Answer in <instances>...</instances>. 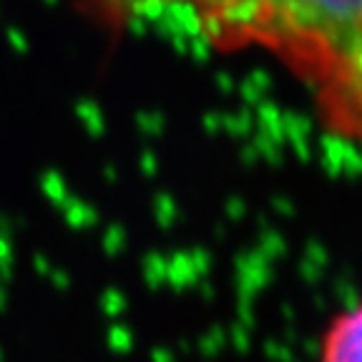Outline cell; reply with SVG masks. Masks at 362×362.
I'll return each mask as SVG.
<instances>
[{"label": "cell", "mask_w": 362, "mask_h": 362, "mask_svg": "<svg viewBox=\"0 0 362 362\" xmlns=\"http://www.w3.org/2000/svg\"><path fill=\"white\" fill-rule=\"evenodd\" d=\"M312 362H362V297L325 322Z\"/></svg>", "instance_id": "cell-2"}, {"label": "cell", "mask_w": 362, "mask_h": 362, "mask_svg": "<svg viewBox=\"0 0 362 362\" xmlns=\"http://www.w3.org/2000/svg\"><path fill=\"white\" fill-rule=\"evenodd\" d=\"M111 35L166 30L221 56L262 53L305 88L322 131L362 144V0H76Z\"/></svg>", "instance_id": "cell-1"}]
</instances>
